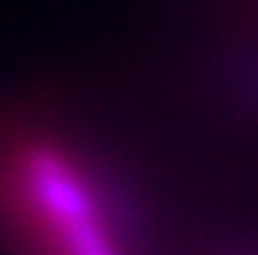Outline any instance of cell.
I'll list each match as a JSON object with an SVG mask.
<instances>
[{"mask_svg": "<svg viewBox=\"0 0 258 255\" xmlns=\"http://www.w3.org/2000/svg\"><path fill=\"white\" fill-rule=\"evenodd\" d=\"M0 239L13 255H125L102 164L39 112L0 117Z\"/></svg>", "mask_w": 258, "mask_h": 255, "instance_id": "1", "label": "cell"}]
</instances>
